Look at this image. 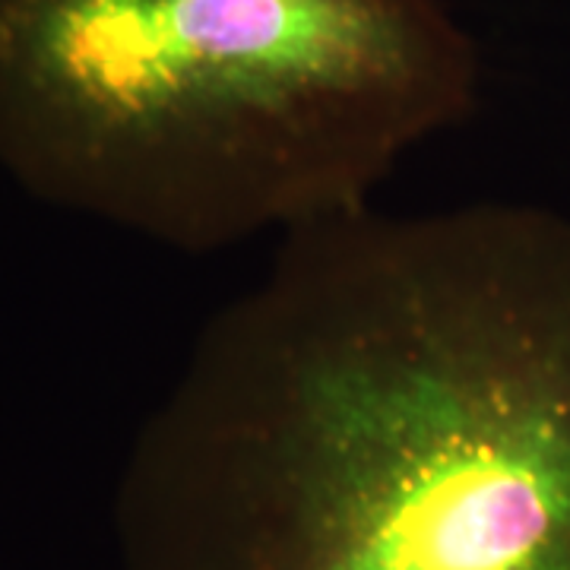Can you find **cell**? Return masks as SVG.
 <instances>
[{
    "label": "cell",
    "instance_id": "cell-1",
    "mask_svg": "<svg viewBox=\"0 0 570 570\" xmlns=\"http://www.w3.org/2000/svg\"><path fill=\"white\" fill-rule=\"evenodd\" d=\"M118 570H570V216L365 206L276 242L146 415Z\"/></svg>",
    "mask_w": 570,
    "mask_h": 570
},
{
    "label": "cell",
    "instance_id": "cell-2",
    "mask_svg": "<svg viewBox=\"0 0 570 570\" xmlns=\"http://www.w3.org/2000/svg\"><path fill=\"white\" fill-rule=\"evenodd\" d=\"M479 96L453 0H0V168L184 254L374 206Z\"/></svg>",
    "mask_w": 570,
    "mask_h": 570
}]
</instances>
